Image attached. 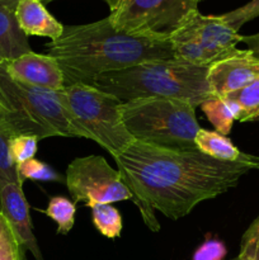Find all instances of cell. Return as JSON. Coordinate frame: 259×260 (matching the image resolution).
I'll return each instance as SVG.
<instances>
[{"mask_svg": "<svg viewBox=\"0 0 259 260\" xmlns=\"http://www.w3.org/2000/svg\"><path fill=\"white\" fill-rule=\"evenodd\" d=\"M201 109L215 127L216 132L223 136L230 134L234 121H236V108L230 101L212 95L201 104Z\"/></svg>", "mask_w": 259, "mask_h": 260, "instance_id": "16", "label": "cell"}, {"mask_svg": "<svg viewBox=\"0 0 259 260\" xmlns=\"http://www.w3.org/2000/svg\"><path fill=\"white\" fill-rule=\"evenodd\" d=\"M14 12L0 7V63L32 51L28 37L18 25Z\"/></svg>", "mask_w": 259, "mask_h": 260, "instance_id": "14", "label": "cell"}, {"mask_svg": "<svg viewBox=\"0 0 259 260\" xmlns=\"http://www.w3.org/2000/svg\"><path fill=\"white\" fill-rule=\"evenodd\" d=\"M221 19L238 32L245 23L259 17V0H250L243 7L220 15Z\"/></svg>", "mask_w": 259, "mask_h": 260, "instance_id": "24", "label": "cell"}, {"mask_svg": "<svg viewBox=\"0 0 259 260\" xmlns=\"http://www.w3.org/2000/svg\"><path fill=\"white\" fill-rule=\"evenodd\" d=\"M241 42L248 46V50H250L254 53L256 58H259V33L251 36H243Z\"/></svg>", "mask_w": 259, "mask_h": 260, "instance_id": "27", "label": "cell"}, {"mask_svg": "<svg viewBox=\"0 0 259 260\" xmlns=\"http://www.w3.org/2000/svg\"><path fill=\"white\" fill-rule=\"evenodd\" d=\"M208 68L177 58L154 60L99 75L93 86L119 101L142 98H174L189 102L197 108L211 95Z\"/></svg>", "mask_w": 259, "mask_h": 260, "instance_id": "3", "label": "cell"}, {"mask_svg": "<svg viewBox=\"0 0 259 260\" xmlns=\"http://www.w3.org/2000/svg\"><path fill=\"white\" fill-rule=\"evenodd\" d=\"M65 182L74 201L85 202L86 207L135 200L118 170L99 155L73 160L66 170Z\"/></svg>", "mask_w": 259, "mask_h": 260, "instance_id": "9", "label": "cell"}, {"mask_svg": "<svg viewBox=\"0 0 259 260\" xmlns=\"http://www.w3.org/2000/svg\"><path fill=\"white\" fill-rule=\"evenodd\" d=\"M259 76V58L250 50H234L208 68L207 83L211 95L225 98L248 85Z\"/></svg>", "mask_w": 259, "mask_h": 260, "instance_id": "10", "label": "cell"}, {"mask_svg": "<svg viewBox=\"0 0 259 260\" xmlns=\"http://www.w3.org/2000/svg\"><path fill=\"white\" fill-rule=\"evenodd\" d=\"M226 253L228 250L222 241L210 238L196 249L192 260H223Z\"/></svg>", "mask_w": 259, "mask_h": 260, "instance_id": "26", "label": "cell"}, {"mask_svg": "<svg viewBox=\"0 0 259 260\" xmlns=\"http://www.w3.org/2000/svg\"><path fill=\"white\" fill-rule=\"evenodd\" d=\"M117 3H118V0H107V4L109 5V9H114L117 5Z\"/></svg>", "mask_w": 259, "mask_h": 260, "instance_id": "29", "label": "cell"}, {"mask_svg": "<svg viewBox=\"0 0 259 260\" xmlns=\"http://www.w3.org/2000/svg\"><path fill=\"white\" fill-rule=\"evenodd\" d=\"M0 260H24V248L0 211Z\"/></svg>", "mask_w": 259, "mask_h": 260, "instance_id": "20", "label": "cell"}, {"mask_svg": "<svg viewBox=\"0 0 259 260\" xmlns=\"http://www.w3.org/2000/svg\"><path fill=\"white\" fill-rule=\"evenodd\" d=\"M0 211L12 226L22 246L32 253L36 260H45L33 234L29 205L23 193L22 184L3 183L0 184Z\"/></svg>", "mask_w": 259, "mask_h": 260, "instance_id": "12", "label": "cell"}, {"mask_svg": "<svg viewBox=\"0 0 259 260\" xmlns=\"http://www.w3.org/2000/svg\"><path fill=\"white\" fill-rule=\"evenodd\" d=\"M38 141L40 139L33 135H19L13 137L10 141V152L15 164L20 165L28 160L35 159L38 149Z\"/></svg>", "mask_w": 259, "mask_h": 260, "instance_id": "23", "label": "cell"}, {"mask_svg": "<svg viewBox=\"0 0 259 260\" xmlns=\"http://www.w3.org/2000/svg\"><path fill=\"white\" fill-rule=\"evenodd\" d=\"M113 159L145 225L154 233L160 230L154 211L172 220L182 218L201 202L236 187L243 175L259 169V157L228 162L197 149L173 150L140 141Z\"/></svg>", "mask_w": 259, "mask_h": 260, "instance_id": "1", "label": "cell"}, {"mask_svg": "<svg viewBox=\"0 0 259 260\" xmlns=\"http://www.w3.org/2000/svg\"><path fill=\"white\" fill-rule=\"evenodd\" d=\"M10 137L4 129L0 128V184L3 183H17L23 185L18 173V165L15 164L10 152Z\"/></svg>", "mask_w": 259, "mask_h": 260, "instance_id": "21", "label": "cell"}, {"mask_svg": "<svg viewBox=\"0 0 259 260\" xmlns=\"http://www.w3.org/2000/svg\"><path fill=\"white\" fill-rule=\"evenodd\" d=\"M91 221L99 233L108 239H116L122 233V216L112 205H94L90 207Z\"/></svg>", "mask_w": 259, "mask_h": 260, "instance_id": "18", "label": "cell"}, {"mask_svg": "<svg viewBox=\"0 0 259 260\" xmlns=\"http://www.w3.org/2000/svg\"><path fill=\"white\" fill-rule=\"evenodd\" d=\"M225 99L235 104L236 121L250 122L259 118V76L244 88L228 94Z\"/></svg>", "mask_w": 259, "mask_h": 260, "instance_id": "17", "label": "cell"}, {"mask_svg": "<svg viewBox=\"0 0 259 260\" xmlns=\"http://www.w3.org/2000/svg\"><path fill=\"white\" fill-rule=\"evenodd\" d=\"M0 128L10 137H80L61 104L58 91L19 83L8 74L4 62L0 63Z\"/></svg>", "mask_w": 259, "mask_h": 260, "instance_id": "4", "label": "cell"}, {"mask_svg": "<svg viewBox=\"0 0 259 260\" xmlns=\"http://www.w3.org/2000/svg\"><path fill=\"white\" fill-rule=\"evenodd\" d=\"M18 173L22 180L30 179L38 182H63V178L55 172L50 165L30 159L23 164L18 165Z\"/></svg>", "mask_w": 259, "mask_h": 260, "instance_id": "22", "label": "cell"}, {"mask_svg": "<svg viewBox=\"0 0 259 260\" xmlns=\"http://www.w3.org/2000/svg\"><path fill=\"white\" fill-rule=\"evenodd\" d=\"M198 0H118L112 25L132 36L169 41L198 10Z\"/></svg>", "mask_w": 259, "mask_h": 260, "instance_id": "7", "label": "cell"}, {"mask_svg": "<svg viewBox=\"0 0 259 260\" xmlns=\"http://www.w3.org/2000/svg\"><path fill=\"white\" fill-rule=\"evenodd\" d=\"M58 95L79 136L96 142L113 157L135 141L122 119V102L114 95L84 83L66 85Z\"/></svg>", "mask_w": 259, "mask_h": 260, "instance_id": "6", "label": "cell"}, {"mask_svg": "<svg viewBox=\"0 0 259 260\" xmlns=\"http://www.w3.org/2000/svg\"><path fill=\"white\" fill-rule=\"evenodd\" d=\"M241 38L220 15H203L197 10L169 41L177 60L210 68L236 50Z\"/></svg>", "mask_w": 259, "mask_h": 260, "instance_id": "8", "label": "cell"}, {"mask_svg": "<svg viewBox=\"0 0 259 260\" xmlns=\"http://www.w3.org/2000/svg\"><path fill=\"white\" fill-rule=\"evenodd\" d=\"M195 144L197 150H200L201 152L221 161H251L256 157L253 155L244 154L233 144L229 137L216 131H210V129H198Z\"/></svg>", "mask_w": 259, "mask_h": 260, "instance_id": "15", "label": "cell"}, {"mask_svg": "<svg viewBox=\"0 0 259 260\" xmlns=\"http://www.w3.org/2000/svg\"><path fill=\"white\" fill-rule=\"evenodd\" d=\"M41 212L55 221L57 225V234H61V235H68L75 222V203L62 196L50 198L47 208Z\"/></svg>", "mask_w": 259, "mask_h": 260, "instance_id": "19", "label": "cell"}, {"mask_svg": "<svg viewBox=\"0 0 259 260\" xmlns=\"http://www.w3.org/2000/svg\"><path fill=\"white\" fill-rule=\"evenodd\" d=\"M18 3H19V0H0V7L15 10Z\"/></svg>", "mask_w": 259, "mask_h": 260, "instance_id": "28", "label": "cell"}, {"mask_svg": "<svg viewBox=\"0 0 259 260\" xmlns=\"http://www.w3.org/2000/svg\"><path fill=\"white\" fill-rule=\"evenodd\" d=\"M231 260H246V259H243V258H241V256H236V258H234V259H231Z\"/></svg>", "mask_w": 259, "mask_h": 260, "instance_id": "31", "label": "cell"}, {"mask_svg": "<svg viewBox=\"0 0 259 260\" xmlns=\"http://www.w3.org/2000/svg\"><path fill=\"white\" fill-rule=\"evenodd\" d=\"M47 51L60 65L65 86L93 85L102 74L146 61L175 58L170 41L124 33L116 29L108 17L88 24L65 25L61 37L48 43Z\"/></svg>", "mask_w": 259, "mask_h": 260, "instance_id": "2", "label": "cell"}, {"mask_svg": "<svg viewBox=\"0 0 259 260\" xmlns=\"http://www.w3.org/2000/svg\"><path fill=\"white\" fill-rule=\"evenodd\" d=\"M198 2H202V0H198Z\"/></svg>", "mask_w": 259, "mask_h": 260, "instance_id": "32", "label": "cell"}, {"mask_svg": "<svg viewBox=\"0 0 259 260\" xmlns=\"http://www.w3.org/2000/svg\"><path fill=\"white\" fill-rule=\"evenodd\" d=\"M14 13L18 25L27 37L40 36L52 42L63 33L65 25L51 15L41 0H19Z\"/></svg>", "mask_w": 259, "mask_h": 260, "instance_id": "13", "label": "cell"}, {"mask_svg": "<svg viewBox=\"0 0 259 260\" xmlns=\"http://www.w3.org/2000/svg\"><path fill=\"white\" fill-rule=\"evenodd\" d=\"M8 74L19 83L48 91L65 88V78L57 61L50 55L33 51L4 62Z\"/></svg>", "mask_w": 259, "mask_h": 260, "instance_id": "11", "label": "cell"}, {"mask_svg": "<svg viewBox=\"0 0 259 260\" xmlns=\"http://www.w3.org/2000/svg\"><path fill=\"white\" fill-rule=\"evenodd\" d=\"M41 2H42L43 4H47V3H51V2H53V0H41ZM104 2L107 3V0H104Z\"/></svg>", "mask_w": 259, "mask_h": 260, "instance_id": "30", "label": "cell"}, {"mask_svg": "<svg viewBox=\"0 0 259 260\" xmlns=\"http://www.w3.org/2000/svg\"><path fill=\"white\" fill-rule=\"evenodd\" d=\"M239 256L246 260H259V216L241 238Z\"/></svg>", "mask_w": 259, "mask_h": 260, "instance_id": "25", "label": "cell"}, {"mask_svg": "<svg viewBox=\"0 0 259 260\" xmlns=\"http://www.w3.org/2000/svg\"><path fill=\"white\" fill-rule=\"evenodd\" d=\"M123 123L135 141L173 150H195L201 128L196 107L174 98H142L123 102Z\"/></svg>", "mask_w": 259, "mask_h": 260, "instance_id": "5", "label": "cell"}]
</instances>
